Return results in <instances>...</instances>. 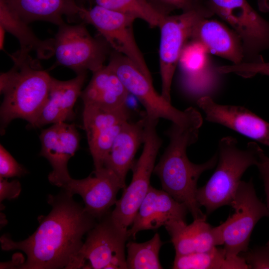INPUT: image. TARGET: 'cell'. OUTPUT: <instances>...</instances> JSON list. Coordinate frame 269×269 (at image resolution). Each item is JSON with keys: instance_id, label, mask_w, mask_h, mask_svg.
<instances>
[{"instance_id": "6da1fadb", "label": "cell", "mask_w": 269, "mask_h": 269, "mask_svg": "<svg viewBox=\"0 0 269 269\" xmlns=\"http://www.w3.org/2000/svg\"><path fill=\"white\" fill-rule=\"evenodd\" d=\"M48 203L51 211L38 217L39 226L28 238L16 242L8 235L0 238L3 250H20L26 255L15 269H74L83 237L96 224V219L64 191L49 195Z\"/></svg>"}, {"instance_id": "7a4b0ae2", "label": "cell", "mask_w": 269, "mask_h": 269, "mask_svg": "<svg viewBox=\"0 0 269 269\" xmlns=\"http://www.w3.org/2000/svg\"><path fill=\"white\" fill-rule=\"evenodd\" d=\"M9 56L13 65L0 75L1 132L16 119L33 127L48 96L52 78L30 53L18 50Z\"/></svg>"}, {"instance_id": "3957f363", "label": "cell", "mask_w": 269, "mask_h": 269, "mask_svg": "<svg viewBox=\"0 0 269 269\" xmlns=\"http://www.w3.org/2000/svg\"><path fill=\"white\" fill-rule=\"evenodd\" d=\"M200 127L172 124L167 131L169 144L153 170L163 190L184 204L194 219L207 217L196 200L197 181L202 173L212 169L218 161L217 154L201 164L189 160L187 148L197 140Z\"/></svg>"}, {"instance_id": "277c9868", "label": "cell", "mask_w": 269, "mask_h": 269, "mask_svg": "<svg viewBox=\"0 0 269 269\" xmlns=\"http://www.w3.org/2000/svg\"><path fill=\"white\" fill-rule=\"evenodd\" d=\"M262 150L256 142H249L242 149L238 146L235 138L226 136L220 139L217 167L207 182L196 192L197 201L205 208L206 215L230 205L242 176L249 167L257 165Z\"/></svg>"}, {"instance_id": "5b68a950", "label": "cell", "mask_w": 269, "mask_h": 269, "mask_svg": "<svg viewBox=\"0 0 269 269\" xmlns=\"http://www.w3.org/2000/svg\"><path fill=\"white\" fill-rule=\"evenodd\" d=\"M108 65L129 94L134 96L142 104L147 118L155 120L164 119L183 127L201 126L202 118L197 110L192 107L184 111L175 108L155 91L150 74L141 71L125 56L114 51Z\"/></svg>"}, {"instance_id": "8992f818", "label": "cell", "mask_w": 269, "mask_h": 269, "mask_svg": "<svg viewBox=\"0 0 269 269\" xmlns=\"http://www.w3.org/2000/svg\"><path fill=\"white\" fill-rule=\"evenodd\" d=\"M146 118L142 153L132 167L133 177L117 200L110 216L118 226L128 230L150 187V178L153 172L157 154L162 141L157 134L158 120Z\"/></svg>"}, {"instance_id": "52a82bcc", "label": "cell", "mask_w": 269, "mask_h": 269, "mask_svg": "<svg viewBox=\"0 0 269 269\" xmlns=\"http://www.w3.org/2000/svg\"><path fill=\"white\" fill-rule=\"evenodd\" d=\"M84 22L64 23L58 26L54 39L56 63L73 70L76 75L92 73L104 66L110 47L106 40L94 38Z\"/></svg>"}, {"instance_id": "ba28073f", "label": "cell", "mask_w": 269, "mask_h": 269, "mask_svg": "<svg viewBox=\"0 0 269 269\" xmlns=\"http://www.w3.org/2000/svg\"><path fill=\"white\" fill-rule=\"evenodd\" d=\"M215 14L229 24L241 38L243 62L264 61L262 53L269 50V22L247 0H207Z\"/></svg>"}, {"instance_id": "9c48e42d", "label": "cell", "mask_w": 269, "mask_h": 269, "mask_svg": "<svg viewBox=\"0 0 269 269\" xmlns=\"http://www.w3.org/2000/svg\"><path fill=\"white\" fill-rule=\"evenodd\" d=\"M88 233L74 269H127L125 248L128 230L121 228L107 214Z\"/></svg>"}, {"instance_id": "30bf717a", "label": "cell", "mask_w": 269, "mask_h": 269, "mask_svg": "<svg viewBox=\"0 0 269 269\" xmlns=\"http://www.w3.org/2000/svg\"><path fill=\"white\" fill-rule=\"evenodd\" d=\"M230 206L234 213L221 223L223 248L228 256L246 252L256 225L262 218L269 216L267 205L257 196L252 179L241 181Z\"/></svg>"}, {"instance_id": "8fae6325", "label": "cell", "mask_w": 269, "mask_h": 269, "mask_svg": "<svg viewBox=\"0 0 269 269\" xmlns=\"http://www.w3.org/2000/svg\"><path fill=\"white\" fill-rule=\"evenodd\" d=\"M136 18L98 5L83 6L80 19L94 26L113 50L129 58L141 71L150 74L135 40L133 24Z\"/></svg>"}, {"instance_id": "7c38bea8", "label": "cell", "mask_w": 269, "mask_h": 269, "mask_svg": "<svg viewBox=\"0 0 269 269\" xmlns=\"http://www.w3.org/2000/svg\"><path fill=\"white\" fill-rule=\"evenodd\" d=\"M208 17L197 10L183 12L174 15H166L159 26L160 31L159 65L162 97L171 102L173 76L181 53L191 38L192 29L200 17Z\"/></svg>"}, {"instance_id": "4fadbf2b", "label": "cell", "mask_w": 269, "mask_h": 269, "mask_svg": "<svg viewBox=\"0 0 269 269\" xmlns=\"http://www.w3.org/2000/svg\"><path fill=\"white\" fill-rule=\"evenodd\" d=\"M127 107L108 110L84 105L83 127L87 138L95 170L104 167L112 144L124 124L129 121Z\"/></svg>"}, {"instance_id": "5bb4252c", "label": "cell", "mask_w": 269, "mask_h": 269, "mask_svg": "<svg viewBox=\"0 0 269 269\" xmlns=\"http://www.w3.org/2000/svg\"><path fill=\"white\" fill-rule=\"evenodd\" d=\"M39 138L40 155L49 161L52 168L48 180L51 184L63 188L72 178L67 165L79 148V133L75 125L61 122L42 130Z\"/></svg>"}, {"instance_id": "9a60e30c", "label": "cell", "mask_w": 269, "mask_h": 269, "mask_svg": "<svg viewBox=\"0 0 269 269\" xmlns=\"http://www.w3.org/2000/svg\"><path fill=\"white\" fill-rule=\"evenodd\" d=\"M93 174L81 179L71 178L62 188L72 196L80 195L85 210L100 220L116 204L119 191L126 187L113 172L105 167L94 170Z\"/></svg>"}, {"instance_id": "2e32d148", "label": "cell", "mask_w": 269, "mask_h": 269, "mask_svg": "<svg viewBox=\"0 0 269 269\" xmlns=\"http://www.w3.org/2000/svg\"><path fill=\"white\" fill-rule=\"evenodd\" d=\"M197 103L207 121L224 126L269 146V123L248 109L219 104L208 96L199 98Z\"/></svg>"}, {"instance_id": "e0dca14e", "label": "cell", "mask_w": 269, "mask_h": 269, "mask_svg": "<svg viewBox=\"0 0 269 269\" xmlns=\"http://www.w3.org/2000/svg\"><path fill=\"white\" fill-rule=\"evenodd\" d=\"M189 212L186 205L164 190L151 185L128 230L129 237H135L141 231L157 229L174 220L185 221Z\"/></svg>"}, {"instance_id": "ac0fdd59", "label": "cell", "mask_w": 269, "mask_h": 269, "mask_svg": "<svg viewBox=\"0 0 269 269\" xmlns=\"http://www.w3.org/2000/svg\"><path fill=\"white\" fill-rule=\"evenodd\" d=\"M171 238L175 255L205 252L223 245L222 224L213 227L206 218L194 219L187 225L185 221L174 220L164 226Z\"/></svg>"}, {"instance_id": "d6986e66", "label": "cell", "mask_w": 269, "mask_h": 269, "mask_svg": "<svg viewBox=\"0 0 269 269\" xmlns=\"http://www.w3.org/2000/svg\"><path fill=\"white\" fill-rule=\"evenodd\" d=\"M87 72L71 79L61 81L52 77L49 92L44 105L32 128L72 121L74 107L86 79Z\"/></svg>"}, {"instance_id": "ffe728a7", "label": "cell", "mask_w": 269, "mask_h": 269, "mask_svg": "<svg viewBox=\"0 0 269 269\" xmlns=\"http://www.w3.org/2000/svg\"><path fill=\"white\" fill-rule=\"evenodd\" d=\"M191 39L202 44L209 53L226 58L233 64L244 61L243 46L240 36L217 20L199 18L194 25Z\"/></svg>"}, {"instance_id": "44dd1931", "label": "cell", "mask_w": 269, "mask_h": 269, "mask_svg": "<svg viewBox=\"0 0 269 269\" xmlns=\"http://www.w3.org/2000/svg\"><path fill=\"white\" fill-rule=\"evenodd\" d=\"M8 8L27 23L44 21L58 26L80 19L83 6L78 0H2Z\"/></svg>"}, {"instance_id": "7402d4cb", "label": "cell", "mask_w": 269, "mask_h": 269, "mask_svg": "<svg viewBox=\"0 0 269 269\" xmlns=\"http://www.w3.org/2000/svg\"><path fill=\"white\" fill-rule=\"evenodd\" d=\"M145 116L136 122H126L116 137L104 163L126 186L127 174L134 165V158L140 144L143 143Z\"/></svg>"}, {"instance_id": "603a6c76", "label": "cell", "mask_w": 269, "mask_h": 269, "mask_svg": "<svg viewBox=\"0 0 269 269\" xmlns=\"http://www.w3.org/2000/svg\"><path fill=\"white\" fill-rule=\"evenodd\" d=\"M92 73L80 95L84 105L108 110L126 108L129 93L111 68L104 65Z\"/></svg>"}, {"instance_id": "cb8c5ba5", "label": "cell", "mask_w": 269, "mask_h": 269, "mask_svg": "<svg viewBox=\"0 0 269 269\" xmlns=\"http://www.w3.org/2000/svg\"><path fill=\"white\" fill-rule=\"evenodd\" d=\"M11 10L2 0H0V26L6 32L15 36L23 52L36 53L38 59H47L54 55V39L41 40L28 25Z\"/></svg>"}, {"instance_id": "d4e9b609", "label": "cell", "mask_w": 269, "mask_h": 269, "mask_svg": "<svg viewBox=\"0 0 269 269\" xmlns=\"http://www.w3.org/2000/svg\"><path fill=\"white\" fill-rule=\"evenodd\" d=\"M174 269H248L242 256H227L224 248L215 247L202 252L175 255Z\"/></svg>"}, {"instance_id": "484cf974", "label": "cell", "mask_w": 269, "mask_h": 269, "mask_svg": "<svg viewBox=\"0 0 269 269\" xmlns=\"http://www.w3.org/2000/svg\"><path fill=\"white\" fill-rule=\"evenodd\" d=\"M96 5L133 16L145 21L150 27H159L168 14L150 0H94Z\"/></svg>"}, {"instance_id": "4316f807", "label": "cell", "mask_w": 269, "mask_h": 269, "mask_svg": "<svg viewBox=\"0 0 269 269\" xmlns=\"http://www.w3.org/2000/svg\"><path fill=\"white\" fill-rule=\"evenodd\" d=\"M163 245L158 233L147 242L137 243L130 242L126 244V258L129 269H161L159 253Z\"/></svg>"}, {"instance_id": "83f0119b", "label": "cell", "mask_w": 269, "mask_h": 269, "mask_svg": "<svg viewBox=\"0 0 269 269\" xmlns=\"http://www.w3.org/2000/svg\"><path fill=\"white\" fill-rule=\"evenodd\" d=\"M216 67L210 64L204 69L192 73L181 74V84L185 92L191 96H207L216 87L218 82Z\"/></svg>"}, {"instance_id": "f1b7e54d", "label": "cell", "mask_w": 269, "mask_h": 269, "mask_svg": "<svg viewBox=\"0 0 269 269\" xmlns=\"http://www.w3.org/2000/svg\"><path fill=\"white\" fill-rule=\"evenodd\" d=\"M206 48L200 43L192 40L184 47L178 63L181 74L192 73L201 71L207 67L209 62Z\"/></svg>"}, {"instance_id": "f546056e", "label": "cell", "mask_w": 269, "mask_h": 269, "mask_svg": "<svg viewBox=\"0 0 269 269\" xmlns=\"http://www.w3.org/2000/svg\"><path fill=\"white\" fill-rule=\"evenodd\" d=\"M219 74H235L243 78H251L257 74L269 76V62H242L216 67Z\"/></svg>"}, {"instance_id": "4dcf8cb0", "label": "cell", "mask_w": 269, "mask_h": 269, "mask_svg": "<svg viewBox=\"0 0 269 269\" xmlns=\"http://www.w3.org/2000/svg\"><path fill=\"white\" fill-rule=\"evenodd\" d=\"M27 173V170L0 144V177L7 179L14 177H20Z\"/></svg>"}, {"instance_id": "1f68e13d", "label": "cell", "mask_w": 269, "mask_h": 269, "mask_svg": "<svg viewBox=\"0 0 269 269\" xmlns=\"http://www.w3.org/2000/svg\"><path fill=\"white\" fill-rule=\"evenodd\" d=\"M170 9H178L186 12L197 10L205 13L208 17L214 13L207 0H159Z\"/></svg>"}, {"instance_id": "d6a6232c", "label": "cell", "mask_w": 269, "mask_h": 269, "mask_svg": "<svg viewBox=\"0 0 269 269\" xmlns=\"http://www.w3.org/2000/svg\"><path fill=\"white\" fill-rule=\"evenodd\" d=\"M249 269H269V247H257L241 254Z\"/></svg>"}, {"instance_id": "836d02e7", "label": "cell", "mask_w": 269, "mask_h": 269, "mask_svg": "<svg viewBox=\"0 0 269 269\" xmlns=\"http://www.w3.org/2000/svg\"><path fill=\"white\" fill-rule=\"evenodd\" d=\"M21 186L18 180L8 182L7 178L0 177V202L5 199L11 200L18 197Z\"/></svg>"}, {"instance_id": "e575fe53", "label": "cell", "mask_w": 269, "mask_h": 269, "mask_svg": "<svg viewBox=\"0 0 269 269\" xmlns=\"http://www.w3.org/2000/svg\"><path fill=\"white\" fill-rule=\"evenodd\" d=\"M263 179L267 197V207L269 213V157L263 150L261 152L258 162L256 165ZM269 247V240L266 245Z\"/></svg>"}, {"instance_id": "d590c367", "label": "cell", "mask_w": 269, "mask_h": 269, "mask_svg": "<svg viewBox=\"0 0 269 269\" xmlns=\"http://www.w3.org/2000/svg\"><path fill=\"white\" fill-rule=\"evenodd\" d=\"M259 10L263 12H269V0H257Z\"/></svg>"}, {"instance_id": "8d00e7d4", "label": "cell", "mask_w": 269, "mask_h": 269, "mask_svg": "<svg viewBox=\"0 0 269 269\" xmlns=\"http://www.w3.org/2000/svg\"><path fill=\"white\" fill-rule=\"evenodd\" d=\"M5 32L6 31L4 28L0 26V48L1 50H3Z\"/></svg>"}, {"instance_id": "74e56055", "label": "cell", "mask_w": 269, "mask_h": 269, "mask_svg": "<svg viewBox=\"0 0 269 269\" xmlns=\"http://www.w3.org/2000/svg\"></svg>"}]
</instances>
